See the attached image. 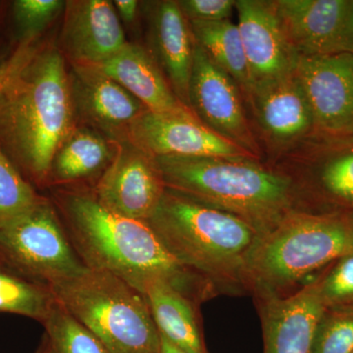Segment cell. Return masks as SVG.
I'll return each instance as SVG.
<instances>
[{
    "mask_svg": "<svg viewBox=\"0 0 353 353\" xmlns=\"http://www.w3.org/2000/svg\"><path fill=\"white\" fill-rule=\"evenodd\" d=\"M70 241L85 266L108 272L145 294L164 282L201 303L216 287L172 254L146 221L111 212L95 196L71 194L65 201Z\"/></svg>",
    "mask_w": 353,
    "mask_h": 353,
    "instance_id": "obj_1",
    "label": "cell"
},
{
    "mask_svg": "<svg viewBox=\"0 0 353 353\" xmlns=\"http://www.w3.org/2000/svg\"><path fill=\"white\" fill-rule=\"evenodd\" d=\"M74 99L64 60L57 50L34 51L0 92V146L36 182L72 134Z\"/></svg>",
    "mask_w": 353,
    "mask_h": 353,
    "instance_id": "obj_2",
    "label": "cell"
},
{
    "mask_svg": "<svg viewBox=\"0 0 353 353\" xmlns=\"http://www.w3.org/2000/svg\"><path fill=\"white\" fill-rule=\"evenodd\" d=\"M165 188L271 232L296 209L294 182L253 158L155 157Z\"/></svg>",
    "mask_w": 353,
    "mask_h": 353,
    "instance_id": "obj_3",
    "label": "cell"
},
{
    "mask_svg": "<svg viewBox=\"0 0 353 353\" xmlns=\"http://www.w3.org/2000/svg\"><path fill=\"white\" fill-rule=\"evenodd\" d=\"M146 222L179 261L216 288L245 290L246 265L260 236L245 221L165 189Z\"/></svg>",
    "mask_w": 353,
    "mask_h": 353,
    "instance_id": "obj_4",
    "label": "cell"
},
{
    "mask_svg": "<svg viewBox=\"0 0 353 353\" xmlns=\"http://www.w3.org/2000/svg\"><path fill=\"white\" fill-rule=\"evenodd\" d=\"M352 254V213L296 209L259 238L246 265L245 290L256 299L287 296L313 272Z\"/></svg>",
    "mask_w": 353,
    "mask_h": 353,
    "instance_id": "obj_5",
    "label": "cell"
},
{
    "mask_svg": "<svg viewBox=\"0 0 353 353\" xmlns=\"http://www.w3.org/2000/svg\"><path fill=\"white\" fill-rule=\"evenodd\" d=\"M48 289L108 353H160V334L145 294L120 278L87 266Z\"/></svg>",
    "mask_w": 353,
    "mask_h": 353,
    "instance_id": "obj_6",
    "label": "cell"
},
{
    "mask_svg": "<svg viewBox=\"0 0 353 353\" xmlns=\"http://www.w3.org/2000/svg\"><path fill=\"white\" fill-rule=\"evenodd\" d=\"M48 202L0 228V261L46 288L80 275L87 268Z\"/></svg>",
    "mask_w": 353,
    "mask_h": 353,
    "instance_id": "obj_7",
    "label": "cell"
},
{
    "mask_svg": "<svg viewBox=\"0 0 353 353\" xmlns=\"http://www.w3.org/2000/svg\"><path fill=\"white\" fill-rule=\"evenodd\" d=\"M272 166L292 179L299 210L353 214V137H312Z\"/></svg>",
    "mask_w": 353,
    "mask_h": 353,
    "instance_id": "obj_8",
    "label": "cell"
},
{
    "mask_svg": "<svg viewBox=\"0 0 353 353\" xmlns=\"http://www.w3.org/2000/svg\"><path fill=\"white\" fill-rule=\"evenodd\" d=\"M189 108L204 126L261 160L263 150L248 118L240 87L194 41Z\"/></svg>",
    "mask_w": 353,
    "mask_h": 353,
    "instance_id": "obj_9",
    "label": "cell"
},
{
    "mask_svg": "<svg viewBox=\"0 0 353 353\" xmlns=\"http://www.w3.org/2000/svg\"><path fill=\"white\" fill-rule=\"evenodd\" d=\"M245 101L252 113L257 139L263 141L273 159L315 136L312 112L294 71L255 83Z\"/></svg>",
    "mask_w": 353,
    "mask_h": 353,
    "instance_id": "obj_10",
    "label": "cell"
},
{
    "mask_svg": "<svg viewBox=\"0 0 353 353\" xmlns=\"http://www.w3.org/2000/svg\"><path fill=\"white\" fill-rule=\"evenodd\" d=\"M294 74L310 106L315 136L353 137V54L299 57Z\"/></svg>",
    "mask_w": 353,
    "mask_h": 353,
    "instance_id": "obj_11",
    "label": "cell"
},
{
    "mask_svg": "<svg viewBox=\"0 0 353 353\" xmlns=\"http://www.w3.org/2000/svg\"><path fill=\"white\" fill-rule=\"evenodd\" d=\"M132 145L155 157L257 158L220 138L190 109L175 112L146 110L127 132Z\"/></svg>",
    "mask_w": 353,
    "mask_h": 353,
    "instance_id": "obj_12",
    "label": "cell"
},
{
    "mask_svg": "<svg viewBox=\"0 0 353 353\" xmlns=\"http://www.w3.org/2000/svg\"><path fill=\"white\" fill-rule=\"evenodd\" d=\"M274 3L299 57L353 54V0H274Z\"/></svg>",
    "mask_w": 353,
    "mask_h": 353,
    "instance_id": "obj_13",
    "label": "cell"
},
{
    "mask_svg": "<svg viewBox=\"0 0 353 353\" xmlns=\"http://www.w3.org/2000/svg\"><path fill=\"white\" fill-rule=\"evenodd\" d=\"M165 189L154 158L130 143L122 145L104 172L94 196L115 214L146 221L157 210Z\"/></svg>",
    "mask_w": 353,
    "mask_h": 353,
    "instance_id": "obj_14",
    "label": "cell"
},
{
    "mask_svg": "<svg viewBox=\"0 0 353 353\" xmlns=\"http://www.w3.org/2000/svg\"><path fill=\"white\" fill-rule=\"evenodd\" d=\"M234 11L252 85L292 74L299 55L274 0H236Z\"/></svg>",
    "mask_w": 353,
    "mask_h": 353,
    "instance_id": "obj_15",
    "label": "cell"
},
{
    "mask_svg": "<svg viewBox=\"0 0 353 353\" xmlns=\"http://www.w3.org/2000/svg\"><path fill=\"white\" fill-rule=\"evenodd\" d=\"M265 353H314L326 306L318 279L287 296L259 297Z\"/></svg>",
    "mask_w": 353,
    "mask_h": 353,
    "instance_id": "obj_16",
    "label": "cell"
},
{
    "mask_svg": "<svg viewBox=\"0 0 353 353\" xmlns=\"http://www.w3.org/2000/svg\"><path fill=\"white\" fill-rule=\"evenodd\" d=\"M65 27V43L77 64L97 65L126 44L124 31L112 2H72Z\"/></svg>",
    "mask_w": 353,
    "mask_h": 353,
    "instance_id": "obj_17",
    "label": "cell"
},
{
    "mask_svg": "<svg viewBox=\"0 0 353 353\" xmlns=\"http://www.w3.org/2000/svg\"><path fill=\"white\" fill-rule=\"evenodd\" d=\"M152 37L155 54L153 58L179 101L189 108L196 43L189 21L178 1L157 2L153 11Z\"/></svg>",
    "mask_w": 353,
    "mask_h": 353,
    "instance_id": "obj_18",
    "label": "cell"
},
{
    "mask_svg": "<svg viewBox=\"0 0 353 353\" xmlns=\"http://www.w3.org/2000/svg\"><path fill=\"white\" fill-rule=\"evenodd\" d=\"M71 87L74 101L83 113L112 134H127L132 123L148 110L134 95L92 65L76 64Z\"/></svg>",
    "mask_w": 353,
    "mask_h": 353,
    "instance_id": "obj_19",
    "label": "cell"
},
{
    "mask_svg": "<svg viewBox=\"0 0 353 353\" xmlns=\"http://www.w3.org/2000/svg\"><path fill=\"white\" fill-rule=\"evenodd\" d=\"M92 66L122 85L148 110L175 112L189 109L174 94L154 58L141 46L126 43L113 57Z\"/></svg>",
    "mask_w": 353,
    "mask_h": 353,
    "instance_id": "obj_20",
    "label": "cell"
},
{
    "mask_svg": "<svg viewBox=\"0 0 353 353\" xmlns=\"http://www.w3.org/2000/svg\"><path fill=\"white\" fill-rule=\"evenodd\" d=\"M159 334L188 353H205L196 303L164 282L152 283L145 292Z\"/></svg>",
    "mask_w": 353,
    "mask_h": 353,
    "instance_id": "obj_21",
    "label": "cell"
},
{
    "mask_svg": "<svg viewBox=\"0 0 353 353\" xmlns=\"http://www.w3.org/2000/svg\"><path fill=\"white\" fill-rule=\"evenodd\" d=\"M189 23L194 41L216 66L233 79L245 99L252 82L238 26L231 20Z\"/></svg>",
    "mask_w": 353,
    "mask_h": 353,
    "instance_id": "obj_22",
    "label": "cell"
},
{
    "mask_svg": "<svg viewBox=\"0 0 353 353\" xmlns=\"http://www.w3.org/2000/svg\"><path fill=\"white\" fill-rule=\"evenodd\" d=\"M108 157L104 139L90 132L79 131L70 134L60 146L52 169L60 180H78L99 170Z\"/></svg>",
    "mask_w": 353,
    "mask_h": 353,
    "instance_id": "obj_23",
    "label": "cell"
},
{
    "mask_svg": "<svg viewBox=\"0 0 353 353\" xmlns=\"http://www.w3.org/2000/svg\"><path fill=\"white\" fill-rule=\"evenodd\" d=\"M54 303L46 285L26 278L0 261V312L43 322Z\"/></svg>",
    "mask_w": 353,
    "mask_h": 353,
    "instance_id": "obj_24",
    "label": "cell"
},
{
    "mask_svg": "<svg viewBox=\"0 0 353 353\" xmlns=\"http://www.w3.org/2000/svg\"><path fill=\"white\" fill-rule=\"evenodd\" d=\"M41 323L46 328L48 353H108L94 334L55 301Z\"/></svg>",
    "mask_w": 353,
    "mask_h": 353,
    "instance_id": "obj_25",
    "label": "cell"
},
{
    "mask_svg": "<svg viewBox=\"0 0 353 353\" xmlns=\"http://www.w3.org/2000/svg\"><path fill=\"white\" fill-rule=\"evenodd\" d=\"M41 199L0 146V228Z\"/></svg>",
    "mask_w": 353,
    "mask_h": 353,
    "instance_id": "obj_26",
    "label": "cell"
},
{
    "mask_svg": "<svg viewBox=\"0 0 353 353\" xmlns=\"http://www.w3.org/2000/svg\"><path fill=\"white\" fill-rule=\"evenodd\" d=\"M314 353H353V308L326 309L316 334Z\"/></svg>",
    "mask_w": 353,
    "mask_h": 353,
    "instance_id": "obj_27",
    "label": "cell"
},
{
    "mask_svg": "<svg viewBox=\"0 0 353 353\" xmlns=\"http://www.w3.org/2000/svg\"><path fill=\"white\" fill-rule=\"evenodd\" d=\"M318 278L326 309L353 308V254L336 260Z\"/></svg>",
    "mask_w": 353,
    "mask_h": 353,
    "instance_id": "obj_28",
    "label": "cell"
},
{
    "mask_svg": "<svg viewBox=\"0 0 353 353\" xmlns=\"http://www.w3.org/2000/svg\"><path fill=\"white\" fill-rule=\"evenodd\" d=\"M12 6L14 21L22 43H32V39L59 13L64 2L59 0H16Z\"/></svg>",
    "mask_w": 353,
    "mask_h": 353,
    "instance_id": "obj_29",
    "label": "cell"
},
{
    "mask_svg": "<svg viewBox=\"0 0 353 353\" xmlns=\"http://www.w3.org/2000/svg\"><path fill=\"white\" fill-rule=\"evenodd\" d=\"M178 3L189 22L231 20L236 7V0H182Z\"/></svg>",
    "mask_w": 353,
    "mask_h": 353,
    "instance_id": "obj_30",
    "label": "cell"
},
{
    "mask_svg": "<svg viewBox=\"0 0 353 353\" xmlns=\"http://www.w3.org/2000/svg\"><path fill=\"white\" fill-rule=\"evenodd\" d=\"M34 51L36 50L32 48L31 43H21L12 57L0 65V92L12 82Z\"/></svg>",
    "mask_w": 353,
    "mask_h": 353,
    "instance_id": "obj_31",
    "label": "cell"
},
{
    "mask_svg": "<svg viewBox=\"0 0 353 353\" xmlns=\"http://www.w3.org/2000/svg\"><path fill=\"white\" fill-rule=\"evenodd\" d=\"M116 12L119 14L123 21L132 23L138 14L139 2L137 0H117L113 2Z\"/></svg>",
    "mask_w": 353,
    "mask_h": 353,
    "instance_id": "obj_32",
    "label": "cell"
},
{
    "mask_svg": "<svg viewBox=\"0 0 353 353\" xmlns=\"http://www.w3.org/2000/svg\"><path fill=\"white\" fill-rule=\"evenodd\" d=\"M160 353H188L160 334Z\"/></svg>",
    "mask_w": 353,
    "mask_h": 353,
    "instance_id": "obj_33",
    "label": "cell"
}]
</instances>
